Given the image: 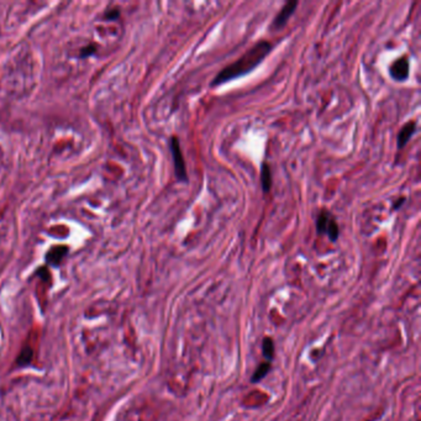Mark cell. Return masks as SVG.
<instances>
[{"mask_svg":"<svg viewBox=\"0 0 421 421\" xmlns=\"http://www.w3.org/2000/svg\"><path fill=\"white\" fill-rule=\"evenodd\" d=\"M262 348H263V354H265L266 357L268 358V360H271V358L273 357V349H274V346H273V342H272V340L268 339V337L265 339V341H263Z\"/></svg>","mask_w":421,"mask_h":421,"instance_id":"obj_10","label":"cell"},{"mask_svg":"<svg viewBox=\"0 0 421 421\" xmlns=\"http://www.w3.org/2000/svg\"><path fill=\"white\" fill-rule=\"evenodd\" d=\"M261 184H262L263 192L268 193L272 186V173L271 168L267 163H263L262 170H261Z\"/></svg>","mask_w":421,"mask_h":421,"instance_id":"obj_8","label":"cell"},{"mask_svg":"<svg viewBox=\"0 0 421 421\" xmlns=\"http://www.w3.org/2000/svg\"><path fill=\"white\" fill-rule=\"evenodd\" d=\"M403 203H404V198H403V199H399L398 203H395V205H394V209H398V207L400 206V204H403Z\"/></svg>","mask_w":421,"mask_h":421,"instance_id":"obj_12","label":"cell"},{"mask_svg":"<svg viewBox=\"0 0 421 421\" xmlns=\"http://www.w3.org/2000/svg\"><path fill=\"white\" fill-rule=\"evenodd\" d=\"M415 129H416V123L415 121H410V123L405 124L404 126L402 127L398 133V148L402 150L405 145L408 144L410 137L413 136V133L415 132Z\"/></svg>","mask_w":421,"mask_h":421,"instance_id":"obj_7","label":"cell"},{"mask_svg":"<svg viewBox=\"0 0 421 421\" xmlns=\"http://www.w3.org/2000/svg\"><path fill=\"white\" fill-rule=\"evenodd\" d=\"M271 50L272 43L268 42V41L262 40L260 42H257L242 57H240L236 62L231 63L230 66L225 67L215 77L212 85L224 84V83L232 81V79L239 78V77L251 72L253 68H256L266 58V56L271 52Z\"/></svg>","mask_w":421,"mask_h":421,"instance_id":"obj_1","label":"cell"},{"mask_svg":"<svg viewBox=\"0 0 421 421\" xmlns=\"http://www.w3.org/2000/svg\"><path fill=\"white\" fill-rule=\"evenodd\" d=\"M38 341H40V330L38 329H34L30 331L28 339L25 340L21 351H20L19 356L16 358V363L19 366H28V364L32 363L35 356L37 354L38 348Z\"/></svg>","mask_w":421,"mask_h":421,"instance_id":"obj_2","label":"cell"},{"mask_svg":"<svg viewBox=\"0 0 421 421\" xmlns=\"http://www.w3.org/2000/svg\"><path fill=\"white\" fill-rule=\"evenodd\" d=\"M296 7H298V2L287 3V4L280 9V11L278 13L277 16H275V19L273 21V28L275 30L283 28V26L287 24V21H288L289 17L292 16V14L294 13Z\"/></svg>","mask_w":421,"mask_h":421,"instance_id":"obj_5","label":"cell"},{"mask_svg":"<svg viewBox=\"0 0 421 421\" xmlns=\"http://www.w3.org/2000/svg\"><path fill=\"white\" fill-rule=\"evenodd\" d=\"M171 151L173 155V162H174V170H176V176L182 182H186L188 180V176H186V168L185 162L183 158L182 150H180L179 141L177 137H172L171 140Z\"/></svg>","mask_w":421,"mask_h":421,"instance_id":"obj_4","label":"cell"},{"mask_svg":"<svg viewBox=\"0 0 421 421\" xmlns=\"http://www.w3.org/2000/svg\"><path fill=\"white\" fill-rule=\"evenodd\" d=\"M268 369H269L268 364H261L260 368L257 369V372L254 373V376L252 377V382H259L261 378H263L267 375Z\"/></svg>","mask_w":421,"mask_h":421,"instance_id":"obj_11","label":"cell"},{"mask_svg":"<svg viewBox=\"0 0 421 421\" xmlns=\"http://www.w3.org/2000/svg\"><path fill=\"white\" fill-rule=\"evenodd\" d=\"M316 229H318L319 233H325V235H328L331 241H336L340 233L339 225H337L336 220H335L334 216L325 209L321 210L318 216Z\"/></svg>","mask_w":421,"mask_h":421,"instance_id":"obj_3","label":"cell"},{"mask_svg":"<svg viewBox=\"0 0 421 421\" xmlns=\"http://www.w3.org/2000/svg\"><path fill=\"white\" fill-rule=\"evenodd\" d=\"M67 248L64 246H56L55 248H52L49 253V261L53 265H58L61 262L63 256L66 254Z\"/></svg>","mask_w":421,"mask_h":421,"instance_id":"obj_9","label":"cell"},{"mask_svg":"<svg viewBox=\"0 0 421 421\" xmlns=\"http://www.w3.org/2000/svg\"><path fill=\"white\" fill-rule=\"evenodd\" d=\"M390 76L395 81H404L409 76V61L405 57L398 58L390 67Z\"/></svg>","mask_w":421,"mask_h":421,"instance_id":"obj_6","label":"cell"}]
</instances>
